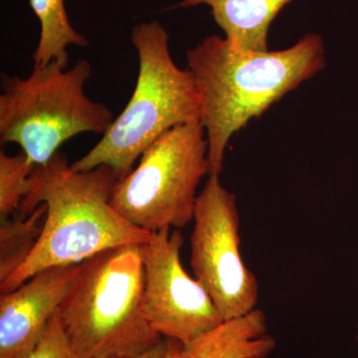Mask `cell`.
Returning a JSON list of instances; mask_svg holds the SVG:
<instances>
[{
    "label": "cell",
    "instance_id": "obj_6",
    "mask_svg": "<svg viewBox=\"0 0 358 358\" xmlns=\"http://www.w3.org/2000/svg\"><path fill=\"white\" fill-rule=\"evenodd\" d=\"M209 176L208 141L200 122L176 127L117 179L110 203L129 222L150 233L183 228L193 220L197 187Z\"/></svg>",
    "mask_w": 358,
    "mask_h": 358
},
{
    "label": "cell",
    "instance_id": "obj_14",
    "mask_svg": "<svg viewBox=\"0 0 358 358\" xmlns=\"http://www.w3.org/2000/svg\"><path fill=\"white\" fill-rule=\"evenodd\" d=\"M33 169L24 152L8 155L0 152V220L10 218L20 209L29 192Z\"/></svg>",
    "mask_w": 358,
    "mask_h": 358
},
{
    "label": "cell",
    "instance_id": "obj_18",
    "mask_svg": "<svg viewBox=\"0 0 358 358\" xmlns=\"http://www.w3.org/2000/svg\"><path fill=\"white\" fill-rule=\"evenodd\" d=\"M357 341H358V336H357Z\"/></svg>",
    "mask_w": 358,
    "mask_h": 358
},
{
    "label": "cell",
    "instance_id": "obj_16",
    "mask_svg": "<svg viewBox=\"0 0 358 358\" xmlns=\"http://www.w3.org/2000/svg\"><path fill=\"white\" fill-rule=\"evenodd\" d=\"M169 341L166 339V341L160 343L154 350H150V352L143 353V355H140V357L134 358H166L167 350H169Z\"/></svg>",
    "mask_w": 358,
    "mask_h": 358
},
{
    "label": "cell",
    "instance_id": "obj_10",
    "mask_svg": "<svg viewBox=\"0 0 358 358\" xmlns=\"http://www.w3.org/2000/svg\"><path fill=\"white\" fill-rule=\"evenodd\" d=\"M277 346L268 334L267 317L259 308L181 343L178 358H268Z\"/></svg>",
    "mask_w": 358,
    "mask_h": 358
},
{
    "label": "cell",
    "instance_id": "obj_2",
    "mask_svg": "<svg viewBox=\"0 0 358 358\" xmlns=\"http://www.w3.org/2000/svg\"><path fill=\"white\" fill-rule=\"evenodd\" d=\"M117 179L107 166L74 171L61 152L34 166L17 217L27 218L45 204L43 228L31 255L0 284L1 294L17 289L44 268L83 263L108 250L148 242L152 233L129 222L110 203Z\"/></svg>",
    "mask_w": 358,
    "mask_h": 358
},
{
    "label": "cell",
    "instance_id": "obj_17",
    "mask_svg": "<svg viewBox=\"0 0 358 358\" xmlns=\"http://www.w3.org/2000/svg\"><path fill=\"white\" fill-rule=\"evenodd\" d=\"M169 350L166 358H178V352L181 343L174 339H169Z\"/></svg>",
    "mask_w": 358,
    "mask_h": 358
},
{
    "label": "cell",
    "instance_id": "obj_12",
    "mask_svg": "<svg viewBox=\"0 0 358 358\" xmlns=\"http://www.w3.org/2000/svg\"><path fill=\"white\" fill-rule=\"evenodd\" d=\"M29 3L41 25L38 45L33 54L34 64L56 61L67 68L68 47L83 48L88 46V41L71 25L64 0H29Z\"/></svg>",
    "mask_w": 358,
    "mask_h": 358
},
{
    "label": "cell",
    "instance_id": "obj_3",
    "mask_svg": "<svg viewBox=\"0 0 358 358\" xmlns=\"http://www.w3.org/2000/svg\"><path fill=\"white\" fill-rule=\"evenodd\" d=\"M141 245L85 261L55 315L74 358H134L164 341L143 310Z\"/></svg>",
    "mask_w": 358,
    "mask_h": 358
},
{
    "label": "cell",
    "instance_id": "obj_13",
    "mask_svg": "<svg viewBox=\"0 0 358 358\" xmlns=\"http://www.w3.org/2000/svg\"><path fill=\"white\" fill-rule=\"evenodd\" d=\"M46 205L41 204L27 218H7L0 224V284L27 260L41 235L46 216Z\"/></svg>",
    "mask_w": 358,
    "mask_h": 358
},
{
    "label": "cell",
    "instance_id": "obj_1",
    "mask_svg": "<svg viewBox=\"0 0 358 358\" xmlns=\"http://www.w3.org/2000/svg\"><path fill=\"white\" fill-rule=\"evenodd\" d=\"M187 64L208 141L209 176H220L231 138L324 69L326 49L315 33L280 51L242 50L211 35L187 51Z\"/></svg>",
    "mask_w": 358,
    "mask_h": 358
},
{
    "label": "cell",
    "instance_id": "obj_5",
    "mask_svg": "<svg viewBox=\"0 0 358 358\" xmlns=\"http://www.w3.org/2000/svg\"><path fill=\"white\" fill-rule=\"evenodd\" d=\"M93 69L86 59L70 69L52 61L26 78L1 73L0 141L20 145L33 166H43L78 134H103L114 122L109 108L85 92Z\"/></svg>",
    "mask_w": 358,
    "mask_h": 358
},
{
    "label": "cell",
    "instance_id": "obj_15",
    "mask_svg": "<svg viewBox=\"0 0 358 358\" xmlns=\"http://www.w3.org/2000/svg\"><path fill=\"white\" fill-rule=\"evenodd\" d=\"M24 358H74L56 315L49 322L38 345Z\"/></svg>",
    "mask_w": 358,
    "mask_h": 358
},
{
    "label": "cell",
    "instance_id": "obj_4",
    "mask_svg": "<svg viewBox=\"0 0 358 358\" xmlns=\"http://www.w3.org/2000/svg\"><path fill=\"white\" fill-rule=\"evenodd\" d=\"M138 58L133 95L95 147L71 164L76 171L110 167L122 178L159 136L176 127L200 122V99L189 70L180 69L169 50L166 28L157 20L131 30Z\"/></svg>",
    "mask_w": 358,
    "mask_h": 358
},
{
    "label": "cell",
    "instance_id": "obj_11",
    "mask_svg": "<svg viewBox=\"0 0 358 358\" xmlns=\"http://www.w3.org/2000/svg\"><path fill=\"white\" fill-rule=\"evenodd\" d=\"M293 0H182L176 7H210L225 38L242 50L268 51L270 26Z\"/></svg>",
    "mask_w": 358,
    "mask_h": 358
},
{
    "label": "cell",
    "instance_id": "obj_9",
    "mask_svg": "<svg viewBox=\"0 0 358 358\" xmlns=\"http://www.w3.org/2000/svg\"><path fill=\"white\" fill-rule=\"evenodd\" d=\"M83 263L44 268L17 289L1 294L0 358H24L36 348Z\"/></svg>",
    "mask_w": 358,
    "mask_h": 358
},
{
    "label": "cell",
    "instance_id": "obj_7",
    "mask_svg": "<svg viewBox=\"0 0 358 358\" xmlns=\"http://www.w3.org/2000/svg\"><path fill=\"white\" fill-rule=\"evenodd\" d=\"M192 266L195 279L206 289L223 320L256 308L258 280L240 253V217L236 196L208 176L193 212Z\"/></svg>",
    "mask_w": 358,
    "mask_h": 358
},
{
    "label": "cell",
    "instance_id": "obj_8",
    "mask_svg": "<svg viewBox=\"0 0 358 358\" xmlns=\"http://www.w3.org/2000/svg\"><path fill=\"white\" fill-rule=\"evenodd\" d=\"M183 243L178 230L164 228L141 245L145 319L160 336L182 345L224 322L206 289L183 268Z\"/></svg>",
    "mask_w": 358,
    "mask_h": 358
}]
</instances>
